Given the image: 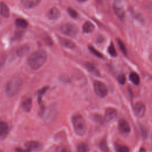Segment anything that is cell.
<instances>
[{
    "label": "cell",
    "mask_w": 152,
    "mask_h": 152,
    "mask_svg": "<svg viewBox=\"0 0 152 152\" xmlns=\"http://www.w3.org/2000/svg\"><path fill=\"white\" fill-rule=\"evenodd\" d=\"M0 66H1V64H0Z\"/></svg>",
    "instance_id": "39"
},
{
    "label": "cell",
    "mask_w": 152,
    "mask_h": 152,
    "mask_svg": "<svg viewBox=\"0 0 152 152\" xmlns=\"http://www.w3.org/2000/svg\"><path fill=\"white\" fill-rule=\"evenodd\" d=\"M108 52L110 54V55L113 56V57H115V56H117L116 51L115 50L114 45H113V43L112 42L110 43V45H109V46L108 48Z\"/></svg>",
    "instance_id": "24"
},
{
    "label": "cell",
    "mask_w": 152,
    "mask_h": 152,
    "mask_svg": "<svg viewBox=\"0 0 152 152\" xmlns=\"http://www.w3.org/2000/svg\"><path fill=\"white\" fill-rule=\"evenodd\" d=\"M145 8L149 12L152 13V2L147 3L145 5Z\"/></svg>",
    "instance_id": "35"
},
{
    "label": "cell",
    "mask_w": 152,
    "mask_h": 152,
    "mask_svg": "<svg viewBox=\"0 0 152 152\" xmlns=\"http://www.w3.org/2000/svg\"><path fill=\"white\" fill-rule=\"evenodd\" d=\"M117 116V111L115 108L108 107L106 109L104 113L105 119L107 121H110L114 119Z\"/></svg>",
    "instance_id": "12"
},
{
    "label": "cell",
    "mask_w": 152,
    "mask_h": 152,
    "mask_svg": "<svg viewBox=\"0 0 152 152\" xmlns=\"http://www.w3.org/2000/svg\"><path fill=\"white\" fill-rule=\"evenodd\" d=\"M72 123L74 130L77 135L79 136L84 135L87 131V125L84 118L77 114L72 117Z\"/></svg>",
    "instance_id": "3"
},
{
    "label": "cell",
    "mask_w": 152,
    "mask_h": 152,
    "mask_svg": "<svg viewBox=\"0 0 152 152\" xmlns=\"http://www.w3.org/2000/svg\"><path fill=\"white\" fill-rule=\"evenodd\" d=\"M47 53L44 50H37L33 52L28 58L27 62L33 69H38L42 67L47 59Z\"/></svg>",
    "instance_id": "1"
},
{
    "label": "cell",
    "mask_w": 152,
    "mask_h": 152,
    "mask_svg": "<svg viewBox=\"0 0 152 152\" xmlns=\"http://www.w3.org/2000/svg\"><path fill=\"white\" fill-rule=\"evenodd\" d=\"M41 0H21V2L23 6L26 8H33L36 7Z\"/></svg>",
    "instance_id": "14"
},
{
    "label": "cell",
    "mask_w": 152,
    "mask_h": 152,
    "mask_svg": "<svg viewBox=\"0 0 152 152\" xmlns=\"http://www.w3.org/2000/svg\"><path fill=\"white\" fill-rule=\"evenodd\" d=\"M118 152H129V150L128 147L125 145H119L117 148Z\"/></svg>",
    "instance_id": "30"
},
{
    "label": "cell",
    "mask_w": 152,
    "mask_h": 152,
    "mask_svg": "<svg viewBox=\"0 0 152 152\" xmlns=\"http://www.w3.org/2000/svg\"><path fill=\"white\" fill-rule=\"evenodd\" d=\"M0 14L5 18H8L10 16V10L7 4L3 2H0Z\"/></svg>",
    "instance_id": "16"
},
{
    "label": "cell",
    "mask_w": 152,
    "mask_h": 152,
    "mask_svg": "<svg viewBox=\"0 0 152 152\" xmlns=\"http://www.w3.org/2000/svg\"><path fill=\"white\" fill-rule=\"evenodd\" d=\"M25 148L27 149L30 152H32L34 151H37L39 150L41 147V145L37 141H30L26 142L24 144Z\"/></svg>",
    "instance_id": "10"
},
{
    "label": "cell",
    "mask_w": 152,
    "mask_h": 152,
    "mask_svg": "<svg viewBox=\"0 0 152 152\" xmlns=\"http://www.w3.org/2000/svg\"><path fill=\"white\" fill-rule=\"evenodd\" d=\"M117 80L121 84H124L125 81H126V78H125V76L124 74L119 75L117 77Z\"/></svg>",
    "instance_id": "31"
},
{
    "label": "cell",
    "mask_w": 152,
    "mask_h": 152,
    "mask_svg": "<svg viewBox=\"0 0 152 152\" xmlns=\"http://www.w3.org/2000/svg\"><path fill=\"white\" fill-rule=\"evenodd\" d=\"M48 17L50 20H56L58 19L60 15L61 12L56 7H52L51 8L47 13Z\"/></svg>",
    "instance_id": "13"
},
{
    "label": "cell",
    "mask_w": 152,
    "mask_h": 152,
    "mask_svg": "<svg viewBox=\"0 0 152 152\" xmlns=\"http://www.w3.org/2000/svg\"><path fill=\"white\" fill-rule=\"evenodd\" d=\"M113 8V11L118 18L121 20H124L125 16V11L121 0H114Z\"/></svg>",
    "instance_id": "6"
},
{
    "label": "cell",
    "mask_w": 152,
    "mask_h": 152,
    "mask_svg": "<svg viewBox=\"0 0 152 152\" xmlns=\"http://www.w3.org/2000/svg\"><path fill=\"white\" fill-rule=\"evenodd\" d=\"M145 112V107L144 104L141 102H138L135 105V115L139 117L142 118L144 116Z\"/></svg>",
    "instance_id": "8"
},
{
    "label": "cell",
    "mask_w": 152,
    "mask_h": 152,
    "mask_svg": "<svg viewBox=\"0 0 152 152\" xmlns=\"http://www.w3.org/2000/svg\"><path fill=\"white\" fill-rule=\"evenodd\" d=\"M77 152H88V145L85 143H80L77 146Z\"/></svg>",
    "instance_id": "23"
},
{
    "label": "cell",
    "mask_w": 152,
    "mask_h": 152,
    "mask_svg": "<svg viewBox=\"0 0 152 152\" xmlns=\"http://www.w3.org/2000/svg\"><path fill=\"white\" fill-rule=\"evenodd\" d=\"M15 152H30L26 148H17L15 149Z\"/></svg>",
    "instance_id": "36"
},
{
    "label": "cell",
    "mask_w": 152,
    "mask_h": 152,
    "mask_svg": "<svg viewBox=\"0 0 152 152\" xmlns=\"http://www.w3.org/2000/svg\"><path fill=\"white\" fill-rule=\"evenodd\" d=\"M9 132V126L8 124L5 122H0V141L4 140L8 135Z\"/></svg>",
    "instance_id": "9"
},
{
    "label": "cell",
    "mask_w": 152,
    "mask_h": 152,
    "mask_svg": "<svg viewBox=\"0 0 152 152\" xmlns=\"http://www.w3.org/2000/svg\"><path fill=\"white\" fill-rule=\"evenodd\" d=\"M139 152H145V150L144 148H141L140 149Z\"/></svg>",
    "instance_id": "37"
},
{
    "label": "cell",
    "mask_w": 152,
    "mask_h": 152,
    "mask_svg": "<svg viewBox=\"0 0 152 152\" xmlns=\"http://www.w3.org/2000/svg\"><path fill=\"white\" fill-rule=\"evenodd\" d=\"M118 43L119 47L120 49L122 50V53L125 55H126L127 54V50H126V46H125V44L124 43V42L121 39H118Z\"/></svg>",
    "instance_id": "26"
},
{
    "label": "cell",
    "mask_w": 152,
    "mask_h": 152,
    "mask_svg": "<svg viewBox=\"0 0 152 152\" xmlns=\"http://www.w3.org/2000/svg\"><path fill=\"white\" fill-rule=\"evenodd\" d=\"M15 24L19 27L25 28L28 26L27 21L23 18H17L15 20Z\"/></svg>",
    "instance_id": "21"
},
{
    "label": "cell",
    "mask_w": 152,
    "mask_h": 152,
    "mask_svg": "<svg viewBox=\"0 0 152 152\" xmlns=\"http://www.w3.org/2000/svg\"><path fill=\"white\" fill-rule=\"evenodd\" d=\"M61 31L68 36L74 37L77 35L78 33V28L77 27L71 23H65L62 24L60 27Z\"/></svg>",
    "instance_id": "4"
},
{
    "label": "cell",
    "mask_w": 152,
    "mask_h": 152,
    "mask_svg": "<svg viewBox=\"0 0 152 152\" xmlns=\"http://www.w3.org/2000/svg\"><path fill=\"white\" fill-rule=\"evenodd\" d=\"M55 152H71L68 147L64 145H59L56 147Z\"/></svg>",
    "instance_id": "29"
},
{
    "label": "cell",
    "mask_w": 152,
    "mask_h": 152,
    "mask_svg": "<svg viewBox=\"0 0 152 152\" xmlns=\"http://www.w3.org/2000/svg\"><path fill=\"white\" fill-rule=\"evenodd\" d=\"M67 12L68 14L73 18H76L78 17V13L77 12L72 8H68Z\"/></svg>",
    "instance_id": "27"
},
{
    "label": "cell",
    "mask_w": 152,
    "mask_h": 152,
    "mask_svg": "<svg viewBox=\"0 0 152 152\" xmlns=\"http://www.w3.org/2000/svg\"><path fill=\"white\" fill-rule=\"evenodd\" d=\"M88 49H89L90 51L94 55H95L96 56H97V57H98V58H101L103 57L102 54L100 52H99L97 50H96L93 46L90 45V46H88Z\"/></svg>",
    "instance_id": "25"
},
{
    "label": "cell",
    "mask_w": 152,
    "mask_h": 152,
    "mask_svg": "<svg viewBox=\"0 0 152 152\" xmlns=\"http://www.w3.org/2000/svg\"><path fill=\"white\" fill-rule=\"evenodd\" d=\"M23 86V80L19 77H14L10 80L5 85L4 91L5 94L9 97L17 95Z\"/></svg>",
    "instance_id": "2"
},
{
    "label": "cell",
    "mask_w": 152,
    "mask_h": 152,
    "mask_svg": "<svg viewBox=\"0 0 152 152\" xmlns=\"http://www.w3.org/2000/svg\"><path fill=\"white\" fill-rule=\"evenodd\" d=\"M0 152H1V151H0Z\"/></svg>",
    "instance_id": "40"
},
{
    "label": "cell",
    "mask_w": 152,
    "mask_h": 152,
    "mask_svg": "<svg viewBox=\"0 0 152 152\" xmlns=\"http://www.w3.org/2000/svg\"><path fill=\"white\" fill-rule=\"evenodd\" d=\"M77 1L78 2H86L87 0H77Z\"/></svg>",
    "instance_id": "38"
},
{
    "label": "cell",
    "mask_w": 152,
    "mask_h": 152,
    "mask_svg": "<svg viewBox=\"0 0 152 152\" xmlns=\"http://www.w3.org/2000/svg\"><path fill=\"white\" fill-rule=\"evenodd\" d=\"M96 94L100 97H104L107 94V88L106 84L100 81H95L93 84Z\"/></svg>",
    "instance_id": "5"
},
{
    "label": "cell",
    "mask_w": 152,
    "mask_h": 152,
    "mask_svg": "<svg viewBox=\"0 0 152 152\" xmlns=\"http://www.w3.org/2000/svg\"><path fill=\"white\" fill-rule=\"evenodd\" d=\"M44 41L48 46H51L52 44V41L49 36H46V37L44 38Z\"/></svg>",
    "instance_id": "33"
},
{
    "label": "cell",
    "mask_w": 152,
    "mask_h": 152,
    "mask_svg": "<svg viewBox=\"0 0 152 152\" xmlns=\"http://www.w3.org/2000/svg\"><path fill=\"white\" fill-rule=\"evenodd\" d=\"M85 66L86 67V68L87 69V70L90 72L91 73L97 75V76H99L100 75V72H99L98 69L96 68V66L94 65V64H93L92 63L90 62H86L85 64Z\"/></svg>",
    "instance_id": "19"
},
{
    "label": "cell",
    "mask_w": 152,
    "mask_h": 152,
    "mask_svg": "<svg viewBox=\"0 0 152 152\" xmlns=\"http://www.w3.org/2000/svg\"><path fill=\"white\" fill-rule=\"evenodd\" d=\"M140 133H141V136L144 138H145L147 137V132L146 131L145 128L142 126H140Z\"/></svg>",
    "instance_id": "32"
},
{
    "label": "cell",
    "mask_w": 152,
    "mask_h": 152,
    "mask_svg": "<svg viewBox=\"0 0 152 152\" xmlns=\"http://www.w3.org/2000/svg\"><path fill=\"white\" fill-rule=\"evenodd\" d=\"M32 107V100L31 98H28L25 100L22 103V108L26 112H29Z\"/></svg>",
    "instance_id": "17"
},
{
    "label": "cell",
    "mask_w": 152,
    "mask_h": 152,
    "mask_svg": "<svg viewBox=\"0 0 152 152\" xmlns=\"http://www.w3.org/2000/svg\"><path fill=\"white\" fill-rule=\"evenodd\" d=\"M100 148L104 152H107L108 147L107 145V142L105 140H103L101 141L100 143Z\"/></svg>",
    "instance_id": "28"
},
{
    "label": "cell",
    "mask_w": 152,
    "mask_h": 152,
    "mask_svg": "<svg viewBox=\"0 0 152 152\" xmlns=\"http://www.w3.org/2000/svg\"><path fill=\"white\" fill-rule=\"evenodd\" d=\"M59 42L62 46L66 48L74 49L75 47V44L74 42H73L72 40L69 39H68L64 37H59Z\"/></svg>",
    "instance_id": "15"
},
{
    "label": "cell",
    "mask_w": 152,
    "mask_h": 152,
    "mask_svg": "<svg viewBox=\"0 0 152 152\" xmlns=\"http://www.w3.org/2000/svg\"><path fill=\"white\" fill-rule=\"evenodd\" d=\"M129 80L135 85H138L140 82L139 75L135 72H131L129 75Z\"/></svg>",
    "instance_id": "20"
},
{
    "label": "cell",
    "mask_w": 152,
    "mask_h": 152,
    "mask_svg": "<svg viewBox=\"0 0 152 152\" xmlns=\"http://www.w3.org/2000/svg\"><path fill=\"white\" fill-rule=\"evenodd\" d=\"M29 51H30L29 45L27 44H24L21 45L17 48L16 50V53L18 56L22 58V57L26 56L28 53Z\"/></svg>",
    "instance_id": "11"
},
{
    "label": "cell",
    "mask_w": 152,
    "mask_h": 152,
    "mask_svg": "<svg viewBox=\"0 0 152 152\" xmlns=\"http://www.w3.org/2000/svg\"><path fill=\"white\" fill-rule=\"evenodd\" d=\"M22 36H23V33L21 32V31H19V32L16 33L14 34L13 39H14V40H18V39H20L22 37Z\"/></svg>",
    "instance_id": "34"
},
{
    "label": "cell",
    "mask_w": 152,
    "mask_h": 152,
    "mask_svg": "<svg viewBox=\"0 0 152 152\" xmlns=\"http://www.w3.org/2000/svg\"><path fill=\"white\" fill-rule=\"evenodd\" d=\"M94 29V25L90 21H86L83 25V31L86 33H90L93 31Z\"/></svg>",
    "instance_id": "18"
},
{
    "label": "cell",
    "mask_w": 152,
    "mask_h": 152,
    "mask_svg": "<svg viewBox=\"0 0 152 152\" xmlns=\"http://www.w3.org/2000/svg\"><path fill=\"white\" fill-rule=\"evenodd\" d=\"M48 88H49V87L48 86H45V87H43V88H42L38 91V93H37V101H38V102L39 103L41 102V100H42L43 96L45 94V93L48 90Z\"/></svg>",
    "instance_id": "22"
},
{
    "label": "cell",
    "mask_w": 152,
    "mask_h": 152,
    "mask_svg": "<svg viewBox=\"0 0 152 152\" xmlns=\"http://www.w3.org/2000/svg\"><path fill=\"white\" fill-rule=\"evenodd\" d=\"M118 128L121 132L124 134H128L131 131V127L128 122L124 119H121L118 122Z\"/></svg>",
    "instance_id": "7"
}]
</instances>
